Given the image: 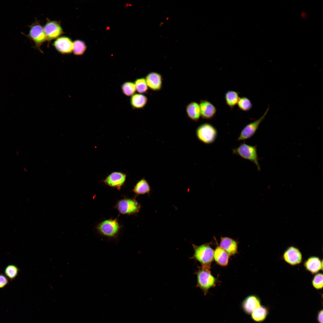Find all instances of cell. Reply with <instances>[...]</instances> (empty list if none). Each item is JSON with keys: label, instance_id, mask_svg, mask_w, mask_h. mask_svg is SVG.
<instances>
[{"label": "cell", "instance_id": "4", "mask_svg": "<svg viewBox=\"0 0 323 323\" xmlns=\"http://www.w3.org/2000/svg\"><path fill=\"white\" fill-rule=\"evenodd\" d=\"M232 153L254 163L258 170H260L258 162L257 146L251 145L245 142L241 143L238 147L232 149Z\"/></svg>", "mask_w": 323, "mask_h": 323}, {"label": "cell", "instance_id": "13", "mask_svg": "<svg viewBox=\"0 0 323 323\" xmlns=\"http://www.w3.org/2000/svg\"><path fill=\"white\" fill-rule=\"evenodd\" d=\"M261 304V301L259 297L253 294L247 296L242 302L240 306L246 314L250 315L254 310L259 307Z\"/></svg>", "mask_w": 323, "mask_h": 323}, {"label": "cell", "instance_id": "8", "mask_svg": "<svg viewBox=\"0 0 323 323\" xmlns=\"http://www.w3.org/2000/svg\"><path fill=\"white\" fill-rule=\"evenodd\" d=\"M268 107L266 111L260 118L246 125L241 131L237 141H244L252 137L255 133L259 126L265 118L269 110Z\"/></svg>", "mask_w": 323, "mask_h": 323}, {"label": "cell", "instance_id": "10", "mask_svg": "<svg viewBox=\"0 0 323 323\" xmlns=\"http://www.w3.org/2000/svg\"><path fill=\"white\" fill-rule=\"evenodd\" d=\"M282 258L287 263L291 266H295L300 263L303 259L302 255L297 247L291 246L288 247L284 251Z\"/></svg>", "mask_w": 323, "mask_h": 323}, {"label": "cell", "instance_id": "1", "mask_svg": "<svg viewBox=\"0 0 323 323\" xmlns=\"http://www.w3.org/2000/svg\"><path fill=\"white\" fill-rule=\"evenodd\" d=\"M194 254L191 258L199 262L202 266L210 269L214 259V250L207 243L199 246L193 244Z\"/></svg>", "mask_w": 323, "mask_h": 323}, {"label": "cell", "instance_id": "14", "mask_svg": "<svg viewBox=\"0 0 323 323\" xmlns=\"http://www.w3.org/2000/svg\"><path fill=\"white\" fill-rule=\"evenodd\" d=\"M201 117L203 119L209 120L215 115L217 109L210 102L205 100H201L199 104Z\"/></svg>", "mask_w": 323, "mask_h": 323}, {"label": "cell", "instance_id": "15", "mask_svg": "<svg viewBox=\"0 0 323 323\" xmlns=\"http://www.w3.org/2000/svg\"><path fill=\"white\" fill-rule=\"evenodd\" d=\"M322 260L316 256L309 257L304 263V266L306 270L312 274L322 270Z\"/></svg>", "mask_w": 323, "mask_h": 323}, {"label": "cell", "instance_id": "3", "mask_svg": "<svg viewBox=\"0 0 323 323\" xmlns=\"http://www.w3.org/2000/svg\"><path fill=\"white\" fill-rule=\"evenodd\" d=\"M196 135L198 139L206 144L214 143L217 136V130L213 125L205 123L199 125L196 128Z\"/></svg>", "mask_w": 323, "mask_h": 323}, {"label": "cell", "instance_id": "12", "mask_svg": "<svg viewBox=\"0 0 323 323\" xmlns=\"http://www.w3.org/2000/svg\"><path fill=\"white\" fill-rule=\"evenodd\" d=\"M53 45L57 51L62 54H69L72 52L73 42L68 36L59 37L54 41Z\"/></svg>", "mask_w": 323, "mask_h": 323}, {"label": "cell", "instance_id": "28", "mask_svg": "<svg viewBox=\"0 0 323 323\" xmlns=\"http://www.w3.org/2000/svg\"><path fill=\"white\" fill-rule=\"evenodd\" d=\"M136 91L142 94L147 92L148 89L145 78L141 77L136 79L134 82Z\"/></svg>", "mask_w": 323, "mask_h": 323}, {"label": "cell", "instance_id": "25", "mask_svg": "<svg viewBox=\"0 0 323 323\" xmlns=\"http://www.w3.org/2000/svg\"><path fill=\"white\" fill-rule=\"evenodd\" d=\"M123 93L126 96H131L135 93L136 88L134 82L127 81L123 83L121 86Z\"/></svg>", "mask_w": 323, "mask_h": 323}, {"label": "cell", "instance_id": "20", "mask_svg": "<svg viewBox=\"0 0 323 323\" xmlns=\"http://www.w3.org/2000/svg\"><path fill=\"white\" fill-rule=\"evenodd\" d=\"M269 313V310L268 307L261 305L252 313L251 318L256 322H261L266 319Z\"/></svg>", "mask_w": 323, "mask_h": 323}, {"label": "cell", "instance_id": "27", "mask_svg": "<svg viewBox=\"0 0 323 323\" xmlns=\"http://www.w3.org/2000/svg\"><path fill=\"white\" fill-rule=\"evenodd\" d=\"M237 104L240 110L245 112L249 111L252 106L251 101L246 97H240Z\"/></svg>", "mask_w": 323, "mask_h": 323}, {"label": "cell", "instance_id": "23", "mask_svg": "<svg viewBox=\"0 0 323 323\" xmlns=\"http://www.w3.org/2000/svg\"><path fill=\"white\" fill-rule=\"evenodd\" d=\"M240 97L239 93L233 90L228 91L225 95L226 103L231 110L237 104Z\"/></svg>", "mask_w": 323, "mask_h": 323}, {"label": "cell", "instance_id": "29", "mask_svg": "<svg viewBox=\"0 0 323 323\" xmlns=\"http://www.w3.org/2000/svg\"><path fill=\"white\" fill-rule=\"evenodd\" d=\"M323 280L322 273L319 272L316 274L311 281L313 287L317 290L322 289L323 286Z\"/></svg>", "mask_w": 323, "mask_h": 323}, {"label": "cell", "instance_id": "6", "mask_svg": "<svg viewBox=\"0 0 323 323\" xmlns=\"http://www.w3.org/2000/svg\"><path fill=\"white\" fill-rule=\"evenodd\" d=\"M96 228L101 234L107 237L115 236L120 228V225L116 219L106 220L99 224Z\"/></svg>", "mask_w": 323, "mask_h": 323}, {"label": "cell", "instance_id": "9", "mask_svg": "<svg viewBox=\"0 0 323 323\" xmlns=\"http://www.w3.org/2000/svg\"><path fill=\"white\" fill-rule=\"evenodd\" d=\"M43 28L47 40L49 41L58 38L63 33L60 22L55 20L47 19Z\"/></svg>", "mask_w": 323, "mask_h": 323}, {"label": "cell", "instance_id": "30", "mask_svg": "<svg viewBox=\"0 0 323 323\" xmlns=\"http://www.w3.org/2000/svg\"><path fill=\"white\" fill-rule=\"evenodd\" d=\"M7 277L2 273H0V288L5 287L9 282Z\"/></svg>", "mask_w": 323, "mask_h": 323}, {"label": "cell", "instance_id": "5", "mask_svg": "<svg viewBox=\"0 0 323 323\" xmlns=\"http://www.w3.org/2000/svg\"><path fill=\"white\" fill-rule=\"evenodd\" d=\"M28 27L29 30L28 34H25L22 32V33L32 41L35 48L40 51V46L47 40L43 27L37 21H36Z\"/></svg>", "mask_w": 323, "mask_h": 323}, {"label": "cell", "instance_id": "21", "mask_svg": "<svg viewBox=\"0 0 323 323\" xmlns=\"http://www.w3.org/2000/svg\"><path fill=\"white\" fill-rule=\"evenodd\" d=\"M130 103L134 108L140 109L146 105L147 98L145 95L139 93H135L131 97Z\"/></svg>", "mask_w": 323, "mask_h": 323}, {"label": "cell", "instance_id": "24", "mask_svg": "<svg viewBox=\"0 0 323 323\" xmlns=\"http://www.w3.org/2000/svg\"><path fill=\"white\" fill-rule=\"evenodd\" d=\"M20 271L19 268L16 265L10 264L5 268L4 273L5 276L10 281L14 280L18 275Z\"/></svg>", "mask_w": 323, "mask_h": 323}, {"label": "cell", "instance_id": "22", "mask_svg": "<svg viewBox=\"0 0 323 323\" xmlns=\"http://www.w3.org/2000/svg\"><path fill=\"white\" fill-rule=\"evenodd\" d=\"M151 191L150 185L144 178L139 180L134 186L133 191L138 195L149 194Z\"/></svg>", "mask_w": 323, "mask_h": 323}, {"label": "cell", "instance_id": "19", "mask_svg": "<svg viewBox=\"0 0 323 323\" xmlns=\"http://www.w3.org/2000/svg\"><path fill=\"white\" fill-rule=\"evenodd\" d=\"M186 112L188 117L194 121H198L201 117L199 104L195 102H192L187 105Z\"/></svg>", "mask_w": 323, "mask_h": 323}, {"label": "cell", "instance_id": "17", "mask_svg": "<svg viewBox=\"0 0 323 323\" xmlns=\"http://www.w3.org/2000/svg\"><path fill=\"white\" fill-rule=\"evenodd\" d=\"M238 244L237 241L228 237H221L220 247L227 252L229 256L236 254L237 252Z\"/></svg>", "mask_w": 323, "mask_h": 323}, {"label": "cell", "instance_id": "26", "mask_svg": "<svg viewBox=\"0 0 323 323\" xmlns=\"http://www.w3.org/2000/svg\"><path fill=\"white\" fill-rule=\"evenodd\" d=\"M86 48L85 43L80 40H76L73 42V51L76 55H81L83 54Z\"/></svg>", "mask_w": 323, "mask_h": 323}, {"label": "cell", "instance_id": "31", "mask_svg": "<svg viewBox=\"0 0 323 323\" xmlns=\"http://www.w3.org/2000/svg\"><path fill=\"white\" fill-rule=\"evenodd\" d=\"M317 320L319 323H323V310L319 311L317 316Z\"/></svg>", "mask_w": 323, "mask_h": 323}, {"label": "cell", "instance_id": "7", "mask_svg": "<svg viewBox=\"0 0 323 323\" xmlns=\"http://www.w3.org/2000/svg\"><path fill=\"white\" fill-rule=\"evenodd\" d=\"M140 204L134 199L125 198L118 201L115 208L121 214H133L138 213L140 209Z\"/></svg>", "mask_w": 323, "mask_h": 323}, {"label": "cell", "instance_id": "18", "mask_svg": "<svg viewBox=\"0 0 323 323\" xmlns=\"http://www.w3.org/2000/svg\"><path fill=\"white\" fill-rule=\"evenodd\" d=\"M229 255L220 247H217L214 253V259L219 265L225 266L228 264Z\"/></svg>", "mask_w": 323, "mask_h": 323}, {"label": "cell", "instance_id": "11", "mask_svg": "<svg viewBox=\"0 0 323 323\" xmlns=\"http://www.w3.org/2000/svg\"><path fill=\"white\" fill-rule=\"evenodd\" d=\"M127 175L125 173L120 172H114L109 175L103 182L111 187L116 188L120 190L125 182Z\"/></svg>", "mask_w": 323, "mask_h": 323}, {"label": "cell", "instance_id": "2", "mask_svg": "<svg viewBox=\"0 0 323 323\" xmlns=\"http://www.w3.org/2000/svg\"><path fill=\"white\" fill-rule=\"evenodd\" d=\"M197 277V287L199 288L205 295L210 289L214 287L217 282L216 278L211 274L210 269L201 266L196 272Z\"/></svg>", "mask_w": 323, "mask_h": 323}, {"label": "cell", "instance_id": "16", "mask_svg": "<svg viewBox=\"0 0 323 323\" xmlns=\"http://www.w3.org/2000/svg\"><path fill=\"white\" fill-rule=\"evenodd\" d=\"M148 88L154 91L161 90L162 86V77L159 73L152 72L148 73L145 78Z\"/></svg>", "mask_w": 323, "mask_h": 323}]
</instances>
